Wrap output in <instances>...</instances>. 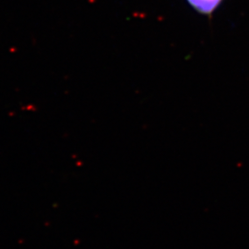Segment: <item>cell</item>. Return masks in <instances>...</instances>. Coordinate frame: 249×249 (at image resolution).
<instances>
[{"mask_svg":"<svg viewBox=\"0 0 249 249\" xmlns=\"http://www.w3.org/2000/svg\"><path fill=\"white\" fill-rule=\"evenodd\" d=\"M223 0H187L189 5L197 12L211 15L220 6Z\"/></svg>","mask_w":249,"mask_h":249,"instance_id":"obj_1","label":"cell"}]
</instances>
